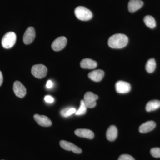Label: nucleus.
Masks as SVG:
<instances>
[{
  "label": "nucleus",
  "mask_w": 160,
  "mask_h": 160,
  "mask_svg": "<svg viewBox=\"0 0 160 160\" xmlns=\"http://www.w3.org/2000/svg\"><path fill=\"white\" fill-rule=\"evenodd\" d=\"M128 38L125 34L118 33L110 37L108 40V45L113 49L124 48L128 43Z\"/></svg>",
  "instance_id": "nucleus-1"
},
{
  "label": "nucleus",
  "mask_w": 160,
  "mask_h": 160,
  "mask_svg": "<svg viewBox=\"0 0 160 160\" xmlns=\"http://www.w3.org/2000/svg\"><path fill=\"white\" fill-rule=\"evenodd\" d=\"M74 13L77 18L81 21H89L92 17V12L91 11L83 6L77 7L75 9Z\"/></svg>",
  "instance_id": "nucleus-2"
},
{
  "label": "nucleus",
  "mask_w": 160,
  "mask_h": 160,
  "mask_svg": "<svg viewBox=\"0 0 160 160\" xmlns=\"http://www.w3.org/2000/svg\"><path fill=\"white\" fill-rule=\"evenodd\" d=\"M16 35L13 32H9L3 37L2 41V45L3 48L6 49L12 48L16 42Z\"/></svg>",
  "instance_id": "nucleus-3"
},
{
  "label": "nucleus",
  "mask_w": 160,
  "mask_h": 160,
  "mask_svg": "<svg viewBox=\"0 0 160 160\" xmlns=\"http://www.w3.org/2000/svg\"><path fill=\"white\" fill-rule=\"evenodd\" d=\"M47 72V68L42 64L34 65L32 68V74L37 78L41 79L45 77Z\"/></svg>",
  "instance_id": "nucleus-4"
},
{
  "label": "nucleus",
  "mask_w": 160,
  "mask_h": 160,
  "mask_svg": "<svg viewBox=\"0 0 160 160\" xmlns=\"http://www.w3.org/2000/svg\"><path fill=\"white\" fill-rule=\"evenodd\" d=\"M98 98L97 95L91 92H87L84 95V101L87 108H94L96 106V100Z\"/></svg>",
  "instance_id": "nucleus-5"
},
{
  "label": "nucleus",
  "mask_w": 160,
  "mask_h": 160,
  "mask_svg": "<svg viewBox=\"0 0 160 160\" xmlns=\"http://www.w3.org/2000/svg\"><path fill=\"white\" fill-rule=\"evenodd\" d=\"M60 145L62 149L68 151H72L75 153L79 154L82 152L81 148L76 146L73 143L67 142V141L62 140L60 142Z\"/></svg>",
  "instance_id": "nucleus-6"
},
{
  "label": "nucleus",
  "mask_w": 160,
  "mask_h": 160,
  "mask_svg": "<svg viewBox=\"0 0 160 160\" xmlns=\"http://www.w3.org/2000/svg\"><path fill=\"white\" fill-rule=\"evenodd\" d=\"M67 39L65 37H60L56 39L52 44V48L55 51L62 50L67 44Z\"/></svg>",
  "instance_id": "nucleus-7"
},
{
  "label": "nucleus",
  "mask_w": 160,
  "mask_h": 160,
  "mask_svg": "<svg viewBox=\"0 0 160 160\" xmlns=\"http://www.w3.org/2000/svg\"><path fill=\"white\" fill-rule=\"evenodd\" d=\"M13 90L15 94L18 97L23 98L26 93V89L25 86L19 81H16L13 84Z\"/></svg>",
  "instance_id": "nucleus-8"
},
{
  "label": "nucleus",
  "mask_w": 160,
  "mask_h": 160,
  "mask_svg": "<svg viewBox=\"0 0 160 160\" xmlns=\"http://www.w3.org/2000/svg\"><path fill=\"white\" fill-rule=\"evenodd\" d=\"M115 89L118 93L124 94L129 92L131 90V87L129 83L119 81L116 83Z\"/></svg>",
  "instance_id": "nucleus-9"
},
{
  "label": "nucleus",
  "mask_w": 160,
  "mask_h": 160,
  "mask_svg": "<svg viewBox=\"0 0 160 160\" xmlns=\"http://www.w3.org/2000/svg\"><path fill=\"white\" fill-rule=\"evenodd\" d=\"M35 38V31L33 27H29L26 29L24 36L23 42L26 45H29L32 42Z\"/></svg>",
  "instance_id": "nucleus-10"
},
{
  "label": "nucleus",
  "mask_w": 160,
  "mask_h": 160,
  "mask_svg": "<svg viewBox=\"0 0 160 160\" xmlns=\"http://www.w3.org/2000/svg\"><path fill=\"white\" fill-rule=\"evenodd\" d=\"M33 118L38 125L43 127H49L52 124L51 120L46 116L35 114L33 116Z\"/></svg>",
  "instance_id": "nucleus-11"
},
{
  "label": "nucleus",
  "mask_w": 160,
  "mask_h": 160,
  "mask_svg": "<svg viewBox=\"0 0 160 160\" xmlns=\"http://www.w3.org/2000/svg\"><path fill=\"white\" fill-rule=\"evenodd\" d=\"M74 133L79 137L86 138L89 139H93L94 137V134L93 132L88 129H77L75 131Z\"/></svg>",
  "instance_id": "nucleus-12"
},
{
  "label": "nucleus",
  "mask_w": 160,
  "mask_h": 160,
  "mask_svg": "<svg viewBox=\"0 0 160 160\" xmlns=\"http://www.w3.org/2000/svg\"><path fill=\"white\" fill-rule=\"evenodd\" d=\"M156 126V123L153 121H148L140 126L139 130L141 133H146L153 130L155 128Z\"/></svg>",
  "instance_id": "nucleus-13"
},
{
  "label": "nucleus",
  "mask_w": 160,
  "mask_h": 160,
  "mask_svg": "<svg viewBox=\"0 0 160 160\" xmlns=\"http://www.w3.org/2000/svg\"><path fill=\"white\" fill-rule=\"evenodd\" d=\"M143 6L142 0H130L128 3V9L129 12L133 13L137 11Z\"/></svg>",
  "instance_id": "nucleus-14"
},
{
  "label": "nucleus",
  "mask_w": 160,
  "mask_h": 160,
  "mask_svg": "<svg viewBox=\"0 0 160 160\" xmlns=\"http://www.w3.org/2000/svg\"><path fill=\"white\" fill-rule=\"evenodd\" d=\"M104 71L101 69L93 70L88 74V77L92 81L95 82H99L102 81L104 76Z\"/></svg>",
  "instance_id": "nucleus-15"
},
{
  "label": "nucleus",
  "mask_w": 160,
  "mask_h": 160,
  "mask_svg": "<svg viewBox=\"0 0 160 160\" xmlns=\"http://www.w3.org/2000/svg\"><path fill=\"white\" fill-rule=\"evenodd\" d=\"M80 66L83 69H93L97 66V63L91 59L85 58L81 61Z\"/></svg>",
  "instance_id": "nucleus-16"
},
{
  "label": "nucleus",
  "mask_w": 160,
  "mask_h": 160,
  "mask_svg": "<svg viewBox=\"0 0 160 160\" xmlns=\"http://www.w3.org/2000/svg\"><path fill=\"white\" fill-rule=\"evenodd\" d=\"M118 129L115 126H111L106 131V137L109 141H114L118 137Z\"/></svg>",
  "instance_id": "nucleus-17"
},
{
  "label": "nucleus",
  "mask_w": 160,
  "mask_h": 160,
  "mask_svg": "<svg viewBox=\"0 0 160 160\" xmlns=\"http://www.w3.org/2000/svg\"><path fill=\"white\" fill-rule=\"evenodd\" d=\"M160 108V101L152 100L149 101L146 105V109L147 112L154 111Z\"/></svg>",
  "instance_id": "nucleus-18"
},
{
  "label": "nucleus",
  "mask_w": 160,
  "mask_h": 160,
  "mask_svg": "<svg viewBox=\"0 0 160 160\" xmlns=\"http://www.w3.org/2000/svg\"><path fill=\"white\" fill-rule=\"evenodd\" d=\"M144 22L147 27L153 29L156 26V23L154 18L151 16H146L144 18Z\"/></svg>",
  "instance_id": "nucleus-19"
},
{
  "label": "nucleus",
  "mask_w": 160,
  "mask_h": 160,
  "mask_svg": "<svg viewBox=\"0 0 160 160\" xmlns=\"http://www.w3.org/2000/svg\"><path fill=\"white\" fill-rule=\"evenodd\" d=\"M156 67V63L154 58H151L147 61L146 66V69L147 72L152 73L154 71Z\"/></svg>",
  "instance_id": "nucleus-20"
},
{
  "label": "nucleus",
  "mask_w": 160,
  "mask_h": 160,
  "mask_svg": "<svg viewBox=\"0 0 160 160\" xmlns=\"http://www.w3.org/2000/svg\"><path fill=\"white\" fill-rule=\"evenodd\" d=\"M76 111V109L74 107H68L62 110L61 114L63 117L67 118L75 113Z\"/></svg>",
  "instance_id": "nucleus-21"
},
{
  "label": "nucleus",
  "mask_w": 160,
  "mask_h": 160,
  "mask_svg": "<svg viewBox=\"0 0 160 160\" xmlns=\"http://www.w3.org/2000/svg\"><path fill=\"white\" fill-rule=\"evenodd\" d=\"M86 110H87V107L84 102V100H82L81 101L79 108L77 110L75 114L78 116L82 115L86 113Z\"/></svg>",
  "instance_id": "nucleus-22"
},
{
  "label": "nucleus",
  "mask_w": 160,
  "mask_h": 160,
  "mask_svg": "<svg viewBox=\"0 0 160 160\" xmlns=\"http://www.w3.org/2000/svg\"><path fill=\"white\" fill-rule=\"evenodd\" d=\"M150 153L152 157L156 158H160V148H153L150 150Z\"/></svg>",
  "instance_id": "nucleus-23"
},
{
  "label": "nucleus",
  "mask_w": 160,
  "mask_h": 160,
  "mask_svg": "<svg viewBox=\"0 0 160 160\" xmlns=\"http://www.w3.org/2000/svg\"><path fill=\"white\" fill-rule=\"evenodd\" d=\"M118 160H135L134 158L129 154H122L120 156Z\"/></svg>",
  "instance_id": "nucleus-24"
},
{
  "label": "nucleus",
  "mask_w": 160,
  "mask_h": 160,
  "mask_svg": "<svg viewBox=\"0 0 160 160\" xmlns=\"http://www.w3.org/2000/svg\"><path fill=\"white\" fill-rule=\"evenodd\" d=\"M44 100L46 103L51 104L54 102V99L53 97L50 95L45 96Z\"/></svg>",
  "instance_id": "nucleus-25"
},
{
  "label": "nucleus",
  "mask_w": 160,
  "mask_h": 160,
  "mask_svg": "<svg viewBox=\"0 0 160 160\" xmlns=\"http://www.w3.org/2000/svg\"><path fill=\"white\" fill-rule=\"evenodd\" d=\"M53 83L51 80H48L46 83V87L47 89H51L53 87Z\"/></svg>",
  "instance_id": "nucleus-26"
},
{
  "label": "nucleus",
  "mask_w": 160,
  "mask_h": 160,
  "mask_svg": "<svg viewBox=\"0 0 160 160\" xmlns=\"http://www.w3.org/2000/svg\"><path fill=\"white\" fill-rule=\"evenodd\" d=\"M3 80L2 73V72L0 71V86H1V85L2 84Z\"/></svg>",
  "instance_id": "nucleus-27"
}]
</instances>
